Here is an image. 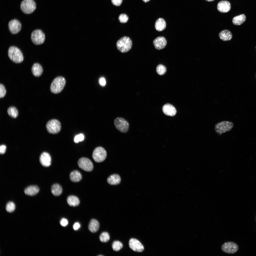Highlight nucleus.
I'll use <instances>...</instances> for the list:
<instances>
[{"label":"nucleus","mask_w":256,"mask_h":256,"mask_svg":"<svg viewBox=\"0 0 256 256\" xmlns=\"http://www.w3.org/2000/svg\"><path fill=\"white\" fill-rule=\"evenodd\" d=\"M8 55L10 59L15 63H20L23 60V56L21 51L18 47L14 46L10 47L8 50Z\"/></svg>","instance_id":"1"},{"label":"nucleus","mask_w":256,"mask_h":256,"mask_svg":"<svg viewBox=\"0 0 256 256\" xmlns=\"http://www.w3.org/2000/svg\"><path fill=\"white\" fill-rule=\"evenodd\" d=\"M66 80L64 77L61 76L55 78L52 81L50 87L51 92L54 94L60 92L64 88Z\"/></svg>","instance_id":"2"},{"label":"nucleus","mask_w":256,"mask_h":256,"mask_svg":"<svg viewBox=\"0 0 256 256\" xmlns=\"http://www.w3.org/2000/svg\"><path fill=\"white\" fill-rule=\"evenodd\" d=\"M132 41L128 37L124 36L121 38L117 41L116 46L118 50L122 53L126 52L131 49Z\"/></svg>","instance_id":"3"},{"label":"nucleus","mask_w":256,"mask_h":256,"mask_svg":"<svg viewBox=\"0 0 256 256\" xmlns=\"http://www.w3.org/2000/svg\"><path fill=\"white\" fill-rule=\"evenodd\" d=\"M233 126V124L232 122L223 121L216 124L215 128L216 133L219 135H221L223 133L230 131Z\"/></svg>","instance_id":"4"},{"label":"nucleus","mask_w":256,"mask_h":256,"mask_svg":"<svg viewBox=\"0 0 256 256\" xmlns=\"http://www.w3.org/2000/svg\"><path fill=\"white\" fill-rule=\"evenodd\" d=\"M20 9L24 13L29 14L32 13L36 8V4L33 0H23L21 3Z\"/></svg>","instance_id":"5"},{"label":"nucleus","mask_w":256,"mask_h":256,"mask_svg":"<svg viewBox=\"0 0 256 256\" xmlns=\"http://www.w3.org/2000/svg\"><path fill=\"white\" fill-rule=\"evenodd\" d=\"M92 156L93 159L96 162H101L103 161L106 158L107 152L103 147L98 146L94 149Z\"/></svg>","instance_id":"6"},{"label":"nucleus","mask_w":256,"mask_h":256,"mask_svg":"<svg viewBox=\"0 0 256 256\" xmlns=\"http://www.w3.org/2000/svg\"><path fill=\"white\" fill-rule=\"evenodd\" d=\"M114 124L116 128L121 133H126L128 131L129 123L123 118L119 117L116 118L114 120Z\"/></svg>","instance_id":"7"},{"label":"nucleus","mask_w":256,"mask_h":256,"mask_svg":"<svg viewBox=\"0 0 256 256\" xmlns=\"http://www.w3.org/2000/svg\"><path fill=\"white\" fill-rule=\"evenodd\" d=\"M31 38L34 44L39 45L43 43L45 39V35L43 32L40 29H36L32 32Z\"/></svg>","instance_id":"8"},{"label":"nucleus","mask_w":256,"mask_h":256,"mask_svg":"<svg viewBox=\"0 0 256 256\" xmlns=\"http://www.w3.org/2000/svg\"><path fill=\"white\" fill-rule=\"evenodd\" d=\"M46 128L48 133L52 134L58 133L60 131L61 125L60 122L56 119L48 121L46 124Z\"/></svg>","instance_id":"9"},{"label":"nucleus","mask_w":256,"mask_h":256,"mask_svg":"<svg viewBox=\"0 0 256 256\" xmlns=\"http://www.w3.org/2000/svg\"><path fill=\"white\" fill-rule=\"evenodd\" d=\"M238 245L235 243L228 242L224 243L222 246L221 249L224 252L229 254L236 253L238 250Z\"/></svg>","instance_id":"10"},{"label":"nucleus","mask_w":256,"mask_h":256,"mask_svg":"<svg viewBox=\"0 0 256 256\" xmlns=\"http://www.w3.org/2000/svg\"><path fill=\"white\" fill-rule=\"evenodd\" d=\"M78 164L80 168L85 171L90 172L93 169V164L91 161L87 158H80L78 160Z\"/></svg>","instance_id":"11"},{"label":"nucleus","mask_w":256,"mask_h":256,"mask_svg":"<svg viewBox=\"0 0 256 256\" xmlns=\"http://www.w3.org/2000/svg\"><path fill=\"white\" fill-rule=\"evenodd\" d=\"M8 27L11 33L13 34H16L20 31L21 28V24L18 20L14 19L9 22Z\"/></svg>","instance_id":"12"},{"label":"nucleus","mask_w":256,"mask_h":256,"mask_svg":"<svg viewBox=\"0 0 256 256\" xmlns=\"http://www.w3.org/2000/svg\"><path fill=\"white\" fill-rule=\"evenodd\" d=\"M129 244L130 248L135 251L141 252H142L144 249L142 244L136 239H131L129 240Z\"/></svg>","instance_id":"13"},{"label":"nucleus","mask_w":256,"mask_h":256,"mask_svg":"<svg viewBox=\"0 0 256 256\" xmlns=\"http://www.w3.org/2000/svg\"><path fill=\"white\" fill-rule=\"evenodd\" d=\"M40 162L42 165L45 167H49L51 164V158L50 154L44 152L39 157Z\"/></svg>","instance_id":"14"},{"label":"nucleus","mask_w":256,"mask_h":256,"mask_svg":"<svg viewBox=\"0 0 256 256\" xmlns=\"http://www.w3.org/2000/svg\"><path fill=\"white\" fill-rule=\"evenodd\" d=\"M217 8L218 10L220 12L226 13L230 10L231 5L229 1L226 0H222L218 3Z\"/></svg>","instance_id":"15"},{"label":"nucleus","mask_w":256,"mask_h":256,"mask_svg":"<svg viewBox=\"0 0 256 256\" xmlns=\"http://www.w3.org/2000/svg\"><path fill=\"white\" fill-rule=\"evenodd\" d=\"M153 44L155 48L158 50L162 49L166 46L167 43L165 38L163 37H159L155 39Z\"/></svg>","instance_id":"16"},{"label":"nucleus","mask_w":256,"mask_h":256,"mask_svg":"<svg viewBox=\"0 0 256 256\" xmlns=\"http://www.w3.org/2000/svg\"><path fill=\"white\" fill-rule=\"evenodd\" d=\"M162 110L164 113L168 116H173L175 115L176 113V110L175 108L169 104H167L164 105L163 107Z\"/></svg>","instance_id":"17"},{"label":"nucleus","mask_w":256,"mask_h":256,"mask_svg":"<svg viewBox=\"0 0 256 256\" xmlns=\"http://www.w3.org/2000/svg\"><path fill=\"white\" fill-rule=\"evenodd\" d=\"M39 189L37 186L31 185L27 187L24 190L25 193L28 195L33 196L36 195L39 192Z\"/></svg>","instance_id":"18"},{"label":"nucleus","mask_w":256,"mask_h":256,"mask_svg":"<svg viewBox=\"0 0 256 256\" xmlns=\"http://www.w3.org/2000/svg\"><path fill=\"white\" fill-rule=\"evenodd\" d=\"M31 71L34 76L38 77L41 75L43 72V69L40 64L38 63H35L32 66Z\"/></svg>","instance_id":"19"},{"label":"nucleus","mask_w":256,"mask_h":256,"mask_svg":"<svg viewBox=\"0 0 256 256\" xmlns=\"http://www.w3.org/2000/svg\"><path fill=\"white\" fill-rule=\"evenodd\" d=\"M108 183L112 185H116L119 184L121 182V178L118 174H114L109 177L107 180Z\"/></svg>","instance_id":"20"},{"label":"nucleus","mask_w":256,"mask_h":256,"mask_svg":"<svg viewBox=\"0 0 256 256\" xmlns=\"http://www.w3.org/2000/svg\"><path fill=\"white\" fill-rule=\"evenodd\" d=\"M70 180L74 182L80 181L82 179V176L81 173L77 170H74L71 172L69 175Z\"/></svg>","instance_id":"21"},{"label":"nucleus","mask_w":256,"mask_h":256,"mask_svg":"<svg viewBox=\"0 0 256 256\" xmlns=\"http://www.w3.org/2000/svg\"><path fill=\"white\" fill-rule=\"evenodd\" d=\"M99 228V224L96 220L93 219H91L89 224L88 228L91 232L95 233L97 232Z\"/></svg>","instance_id":"22"},{"label":"nucleus","mask_w":256,"mask_h":256,"mask_svg":"<svg viewBox=\"0 0 256 256\" xmlns=\"http://www.w3.org/2000/svg\"><path fill=\"white\" fill-rule=\"evenodd\" d=\"M220 38L224 41L230 40L232 38V35L229 31L225 30L220 32L219 35Z\"/></svg>","instance_id":"23"},{"label":"nucleus","mask_w":256,"mask_h":256,"mask_svg":"<svg viewBox=\"0 0 256 256\" xmlns=\"http://www.w3.org/2000/svg\"><path fill=\"white\" fill-rule=\"evenodd\" d=\"M166 24L165 20L163 18H159L156 21L155 27L156 29L159 31L164 30L165 28Z\"/></svg>","instance_id":"24"},{"label":"nucleus","mask_w":256,"mask_h":256,"mask_svg":"<svg viewBox=\"0 0 256 256\" xmlns=\"http://www.w3.org/2000/svg\"><path fill=\"white\" fill-rule=\"evenodd\" d=\"M67 201L68 205L71 206H77L80 203L79 198L76 196L73 195L68 196L67 198Z\"/></svg>","instance_id":"25"},{"label":"nucleus","mask_w":256,"mask_h":256,"mask_svg":"<svg viewBox=\"0 0 256 256\" xmlns=\"http://www.w3.org/2000/svg\"><path fill=\"white\" fill-rule=\"evenodd\" d=\"M246 17L245 15L242 14L234 17L232 20L233 23L236 25H240L245 21Z\"/></svg>","instance_id":"26"},{"label":"nucleus","mask_w":256,"mask_h":256,"mask_svg":"<svg viewBox=\"0 0 256 256\" xmlns=\"http://www.w3.org/2000/svg\"><path fill=\"white\" fill-rule=\"evenodd\" d=\"M62 187L58 184H55L51 187V192L55 196H59L61 195L62 193Z\"/></svg>","instance_id":"27"},{"label":"nucleus","mask_w":256,"mask_h":256,"mask_svg":"<svg viewBox=\"0 0 256 256\" xmlns=\"http://www.w3.org/2000/svg\"><path fill=\"white\" fill-rule=\"evenodd\" d=\"M7 113L10 116L13 118H16L18 114V110L14 107H11L9 108L7 110Z\"/></svg>","instance_id":"28"},{"label":"nucleus","mask_w":256,"mask_h":256,"mask_svg":"<svg viewBox=\"0 0 256 256\" xmlns=\"http://www.w3.org/2000/svg\"><path fill=\"white\" fill-rule=\"evenodd\" d=\"M122 243L119 241H114L112 243V247L114 250L116 251H119L123 247Z\"/></svg>","instance_id":"29"},{"label":"nucleus","mask_w":256,"mask_h":256,"mask_svg":"<svg viewBox=\"0 0 256 256\" xmlns=\"http://www.w3.org/2000/svg\"><path fill=\"white\" fill-rule=\"evenodd\" d=\"M99 239L102 242H107L110 239L109 235V233L106 232H103L100 235Z\"/></svg>","instance_id":"30"},{"label":"nucleus","mask_w":256,"mask_h":256,"mask_svg":"<svg viewBox=\"0 0 256 256\" xmlns=\"http://www.w3.org/2000/svg\"><path fill=\"white\" fill-rule=\"evenodd\" d=\"M156 71L159 75H162L165 74L166 71V69L165 66L162 64L158 65L156 68Z\"/></svg>","instance_id":"31"},{"label":"nucleus","mask_w":256,"mask_h":256,"mask_svg":"<svg viewBox=\"0 0 256 256\" xmlns=\"http://www.w3.org/2000/svg\"><path fill=\"white\" fill-rule=\"evenodd\" d=\"M15 208L14 203L12 201H9L6 204V211L9 212H12L14 211Z\"/></svg>","instance_id":"32"},{"label":"nucleus","mask_w":256,"mask_h":256,"mask_svg":"<svg viewBox=\"0 0 256 256\" xmlns=\"http://www.w3.org/2000/svg\"><path fill=\"white\" fill-rule=\"evenodd\" d=\"M119 21L121 23H127L128 19V17L126 14H120L118 17Z\"/></svg>","instance_id":"33"},{"label":"nucleus","mask_w":256,"mask_h":256,"mask_svg":"<svg viewBox=\"0 0 256 256\" xmlns=\"http://www.w3.org/2000/svg\"><path fill=\"white\" fill-rule=\"evenodd\" d=\"M84 138V135L81 133L76 135L74 137V141L75 143H78L79 142L83 141Z\"/></svg>","instance_id":"34"},{"label":"nucleus","mask_w":256,"mask_h":256,"mask_svg":"<svg viewBox=\"0 0 256 256\" xmlns=\"http://www.w3.org/2000/svg\"><path fill=\"white\" fill-rule=\"evenodd\" d=\"M6 90L4 86L1 84L0 85V98L3 97L6 94Z\"/></svg>","instance_id":"35"},{"label":"nucleus","mask_w":256,"mask_h":256,"mask_svg":"<svg viewBox=\"0 0 256 256\" xmlns=\"http://www.w3.org/2000/svg\"><path fill=\"white\" fill-rule=\"evenodd\" d=\"M112 4L114 5L119 6L121 4L123 0H111Z\"/></svg>","instance_id":"36"},{"label":"nucleus","mask_w":256,"mask_h":256,"mask_svg":"<svg viewBox=\"0 0 256 256\" xmlns=\"http://www.w3.org/2000/svg\"><path fill=\"white\" fill-rule=\"evenodd\" d=\"M99 82L100 84L102 86H104L106 84V81L103 77H101L99 79Z\"/></svg>","instance_id":"37"},{"label":"nucleus","mask_w":256,"mask_h":256,"mask_svg":"<svg viewBox=\"0 0 256 256\" xmlns=\"http://www.w3.org/2000/svg\"><path fill=\"white\" fill-rule=\"evenodd\" d=\"M6 149V146L5 145H2L0 147V154H3L5 152Z\"/></svg>","instance_id":"38"},{"label":"nucleus","mask_w":256,"mask_h":256,"mask_svg":"<svg viewBox=\"0 0 256 256\" xmlns=\"http://www.w3.org/2000/svg\"><path fill=\"white\" fill-rule=\"evenodd\" d=\"M68 224V222L67 219H62L60 221V224L63 226H66Z\"/></svg>","instance_id":"39"},{"label":"nucleus","mask_w":256,"mask_h":256,"mask_svg":"<svg viewBox=\"0 0 256 256\" xmlns=\"http://www.w3.org/2000/svg\"><path fill=\"white\" fill-rule=\"evenodd\" d=\"M80 225L79 224L78 222L75 223L74 224L73 226L74 229L75 230L78 229L80 227Z\"/></svg>","instance_id":"40"},{"label":"nucleus","mask_w":256,"mask_h":256,"mask_svg":"<svg viewBox=\"0 0 256 256\" xmlns=\"http://www.w3.org/2000/svg\"><path fill=\"white\" fill-rule=\"evenodd\" d=\"M143 1L145 2H146L149 1L150 0H142Z\"/></svg>","instance_id":"41"},{"label":"nucleus","mask_w":256,"mask_h":256,"mask_svg":"<svg viewBox=\"0 0 256 256\" xmlns=\"http://www.w3.org/2000/svg\"><path fill=\"white\" fill-rule=\"evenodd\" d=\"M205 0L207 1H209V2H211V1H213L214 0Z\"/></svg>","instance_id":"42"},{"label":"nucleus","mask_w":256,"mask_h":256,"mask_svg":"<svg viewBox=\"0 0 256 256\" xmlns=\"http://www.w3.org/2000/svg\"></svg>","instance_id":"43"}]
</instances>
